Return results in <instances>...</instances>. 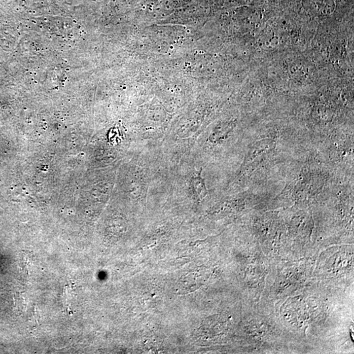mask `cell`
I'll use <instances>...</instances> for the list:
<instances>
[{
  "label": "cell",
  "mask_w": 354,
  "mask_h": 354,
  "mask_svg": "<svg viewBox=\"0 0 354 354\" xmlns=\"http://www.w3.org/2000/svg\"><path fill=\"white\" fill-rule=\"evenodd\" d=\"M201 175H202V170L197 174L196 176L191 177L190 180V187L192 190L193 196L197 201L202 200L208 194L206 184Z\"/></svg>",
  "instance_id": "obj_1"
}]
</instances>
